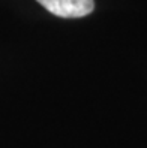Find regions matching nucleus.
Instances as JSON below:
<instances>
[{
    "label": "nucleus",
    "instance_id": "f257e3e1",
    "mask_svg": "<svg viewBox=\"0 0 147 148\" xmlns=\"http://www.w3.org/2000/svg\"><path fill=\"white\" fill-rule=\"evenodd\" d=\"M45 9L60 18H81L93 12L95 0H36Z\"/></svg>",
    "mask_w": 147,
    "mask_h": 148
}]
</instances>
